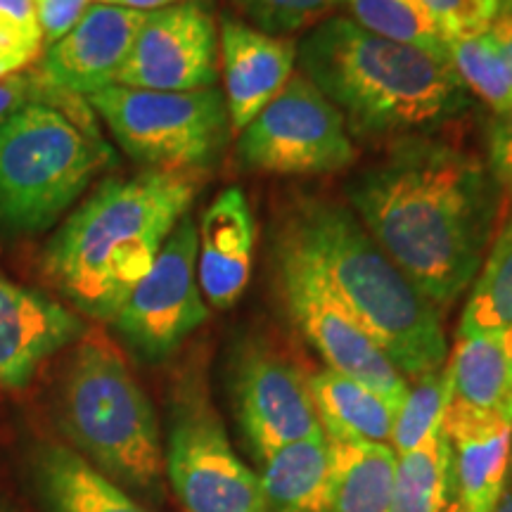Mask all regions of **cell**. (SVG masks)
Here are the masks:
<instances>
[{"label":"cell","instance_id":"6da1fadb","mask_svg":"<svg viewBox=\"0 0 512 512\" xmlns=\"http://www.w3.org/2000/svg\"><path fill=\"white\" fill-rule=\"evenodd\" d=\"M349 207L434 309H451L482 268L501 185L489 166L437 133L392 140L349 178Z\"/></svg>","mask_w":512,"mask_h":512},{"label":"cell","instance_id":"7a4b0ae2","mask_svg":"<svg viewBox=\"0 0 512 512\" xmlns=\"http://www.w3.org/2000/svg\"><path fill=\"white\" fill-rule=\"evenodd\" d=\"M207 174L143 169L102 181L55 230L41 271L83 316L112 323L145 278Z\"/></svg>","mask_w":512,"mask_h":512},{"label":"cell","instance_id":"3957f363","mask_svg":"<svg viewBox=\"0 0 512 512\" xmlns=\"http://www.w3.org/2000/svg\"><path fill=\"white\" fill-rule=\"evenodd\" d=\"M275 235L320 273L403 377L446 366L439 311L382 252L347 204L302 195L285 204Z\"/></svg>","mask_w":512,"mask_h":512},{"label":"cell","instance_id":"277c9868","mask_svg":"<svg viewBox=\"0 0 512 512\" xmlns=\"http://www.w3.org/2000/svg\"><path fill=\"white\" fill-rule=\"evenodd\" d=\"M297 62L358 138L434 133L470 107L451 64L370 34L349 17L316 24L297 46Z\"/></svg>","mask_w":512,"mask_h":512},{"label":"cell","instance_id":"5b68a950","mask_svg":"<svg viewBox=\"0 0 512 512\" xmlns=\"http://www.w3.org/2000/svg\"><path fill=\"white\" fill-rule=\"evenodd\" d=\"M60 420L102 475L147 501L162 498L164 448L155 408L107 332L88 328L72 347L60 384Z\"/></svg>","mask_w":512,"mask_h":512},{"label":"cell","instance_id":"8992f818","mask_svg":"<svg viewBox=\"0 0 512 512\" xmlns=\"http://www.w3.org/2000/svg\"><path fill=\"white\" fill-rule=\"evenodd\" d=\"M112 162L86 98L62 95L0 119V235L53 228Z\"/></svg>","mask_w":512,"mask_h":512},{"label":"cell","instance_id":"52a82bcc","mask_svg":"<svg viewBox=\"0 0 512 512\" xmlns=\"http://www.w3.org/2000/svg\"><path fill=\"white\" fill-rule=\"evenodd\" d=\"M86 102L121 150L145 169L207 174L233 131L219 88L176 93L112 83Z\"/></svg>","mask_w":512,"mask_h":512},{"label":"cell","instance_id":"ba28073f","mask_svg":"<svg viewBox=\"0 0 512 512\" xmlns=\"http://www.w3.org/2000/svg\"><path fill=\"white\" fill-rule=\"evenodd\" d=\"M164 472L185 512H266L259 477L233 451L195 370L171 392Z\"/></svg>","mask_w":512,"mask_h":512},{"label":"cell","instance_id":"9c48e42d","mask_svg":"<svg viewBox=\"0 0 512 512\" xmlns=\"http://www.w3.org/2000/svg\"><path fill=\"white\" fill-rule=\"evenodd\" d=\"M235 155L245 171L323 176L354 164L356 147L342 114L302 72L240 131Z\"/></svg>","mask_w":512,"mask_h":512},{"label":"cell","instance_id":"30bf717a","mask_svg":"<svg viewBox=\"0 0 512 512\" xmlns=\"http://www.w3.org/2000/svg\"><path fill=\"white\" fill-rule=\"evenodd\" d=\"M273 268L292 323L328 368L366 384L399 411L411 384L344 309L316 268L278 235H273Z\"/></svg>","mask_w":512,"mask_h":512},{"label":"cell","instance_id":"8fae6325","mask_svg":"<svg viewBox=\"0 0 512 512\" xmlns=\"http://www.w3.org/2000/svg\"><path fill=\"white\" fill-rule=\"evenodd\" d=\"M207 318L197 280V223L185 214L110 325L140 358L159 363L176 354Z\"/></svg>","mask_w":512,"mask_h":512},{"label":"cell","instance_id":"7c38bea8","mask_svg":"<svg viewBox=\"0 0 512 512\" xmlns=\"http://www.w3.org/2000/svg\"><path fill=\"white\" fill-rule=\"evenodd\" d=\"M219 81V27L204 0H181L147 12L119 86L145 91H204Z\"/></svg>","mask_w":512,"mask_h":512},{"label":"cell","instance_id":"4fadbf2b","mask_svg":"<svg viewBox=\"0 0 512 512\" xmlns=\"http://www.w3.org/2000/svg\"><path fill=\"white\" fill-rule=\"evenodd\" d=\"M233 399L245 439L261 463L278 448L323 432L309 377L290 356L261 339L240 349Z\"/></svg>","mask_w":512,"mask_h":512},{"label":"cell","instance_id":"5bb4252c","mask_svg":"<svg viewBox=\"0 0 512 512\" xmlns=\"http://www.w3.org/2000/svg\"><path fill=\"white\" fill-rule=\"evenodd\" d=\"M147 12L93 3L74 29L43 48L38 74L55 91L88 98L112 86L124 67Z\"/></svg>","mask_w":512,"mask_h":512},{"label":"cell","instance_id":"9a60e30c","mask_svg":"<svg viewBox=\"0 0 512 512\" xmlns=\"http://www.w3.org/2000/svg\"><path fill=\"white\" fill-rule=\"evenodd\" d=\"M88 325L48 294L0 273V389H24L48 358L74 347Z\"/></svg>","mask_w":512,"mask_h":512},{"label":"cell","instance_id":"2e32d148","mask_svg":"<svg viewBox=\"0 0 512 512\" xmlns=\"http://www.w3.org/2000/svg\"><path fill=\"white\" fill-rule=\"evenodd\" d=\"M297 46L285 36H271L235 17L219 27V67L223 98L233 131H242L292 79Z\"/></svg>","mask_w":512,"mask_h":512},{"label":"cell","instance_id":"e0dca14e","mask_svg":"<svg viewBox=\"0 0 512 512\" xmlns=\"http://www.w3.org/2000/svg\"><path fill=\"white\" fill-rule=\"evenodd\" d=\"M441 430L451 441L456 501L467 512H494L510 470L512 422L451 396Z\"/></svg>","mask_w":512,"mask_h":512},{"label":"cell","instance_id":"ac0fdd59","mask_svg":"<svg viewBox=\"0 0 512 512\" xmlns=\"http://www.w3.org/2000/svg\"><path fill=\"white\" fill-rule=\"evenodd\" d=\"M256 221L247 195L226 188L204 209L197 226V280L214 309H233L247 290L254 264Z\"/></svg>","mask_w":512,"mask_h":512},{"label":"cell","instance_id":"d6986e66","mask_svg":"<svg viewBox=\"0 0 512 512\" xmlns=\"http://www.w3.org/2000/svg\"><path fill=\"white\" fill-rule=\"evenodd\" d=\"M31 472L50 512H152L69 446L38 448Z\"/></svg>","mask_w":512,"mask_h":512},{"label":"cell","instance_id":"ffe728a7","mask_svg":"<svg viewBox=\"0 0 512 512\" xmlns=\"http://www.w3.org/2000/svg\"><path fill=\"white\" fill-rule=\"evenodd\" d=\"M259 482L266 512H330L328 437L318 432L278 448L264 460Z\"/></svg>","mask_w":512,"mask_h":512},{"label":"cell","instance_id":"44dd1931","mask_svg":"<svg viewBox=\"0 0 512 512\" xmlns=\"http://www.w3.org/2000/svg\"><path fill=\"white\" fill-rule=\"evenodd\" d=\"M313 408L328 441H384L394 427L396 408L366 384L332 368L309 377Z\"/></svg>","mask_w":512,"mask_h":512},{"label":"cell","instance_id":"7402d4cb","mask_svg":"<svg viewBox=\"0 0 512 512\" xmlns=\"http://www.w3.org/2000/svg\"><path fill=\"white\" fill-rule=\"evenodd\" d=\"M446 368L453 399L512 422V328L458 339Z\"/></svg>","mask_w":512,"mask_h":512},{"label":"cell","instance_id":"603a6c76","mask_svg":"<svg viewBox=\"0 0 512 512\" xmlns=\"http://www.w3.org/2000/svg\"><path fill=\"white\" fill-rule=\"evenodd\" d=\"M330 512H389L396 477L392 446L380 441H330Z\"/></svg>","mask_w":512,"mask_h":512},{"label":"cell","instance_id":"cb8c5ba5","mask_svg":"<svg viewBox=\"0 0 512 512\" xmlns=\"http://www.w3.org/2000/svg\"><path fill=\"white\" fill-rule=\"evenodd\" d=\"M453 453L441 425L396 460L389 512H444L453 501Z\"/></svg>","mask_w":512,"mask_h":512},{"label":"cell","instance_id":"d4e9b609","mask_svg":"<svg viewBox=\"0 0 512 512\" xmlns=\"http://www.w3.org/2000/svg\"><path fill=\"white\" fill-rule=\"evenodd\" d=\"M512 328V209L472 280L458 339Z\"/></svg>","mask_w":512,"mask_h":512},{"label":"cell","instance_id":"484cf974","mask_svg":"<svg viewBox=\"0 0 512 512\" xmlns=\"http://www.w3.org/2000/svg\"><path fill=\"white\" fill-rule=\"evenodd\" d=\"M342 8H347L349 19L370 34L418 48L434 60L451 64L446 38L420 0H342Z\"/></svg>","mask_w":512,"mask_h":512},{"label":"cell","instance_id":"4316f807","mask_svg":"<svg viewBox=\"0 0 512 512\" xmlns=\"http://www.w3.org/2000/svg\"><path fill=\"white\" fill-rule=\"evenodd\" d=\"M448 62L467 93H475L494 114H501L512 105V76L489 29L451 38Z\"/></svg>","mask_w":512,"mask_h":512},{"label":"cell","instance_id":"83f0119b","mask_svg":"<svg viewBox=\"0 0 512 512\" xmlns=\"http://www.w3.org/2000/svg\"><path fill=\"white\" fill-rule=\"evenodd\" d=\"M451 396L453 387L446 366L415 377L413 387H408L406 401L396 411L392 434H389L396 456H403V453L418 448L437 430L441 420H444Z\"/></svg>","mask_w":512,"mask_h":512},{"label":"cell","instance_id":"f1b7e54d","mask_svg":"<svg viewBox=\"0 0 512 512\" xmlns=\"http://www.w3.org/2000/svg\"><path fill=\"white\" fill-rule=\"evenodd\" d=\"M233 3L252 22V27L271 36L313 29L337 8H342V0H233Z\"/></svg>","mask_w":512,"mask_h":512},{"label":"cell","instance_id":"f546056e","mask_svg":"<svg viewBox=\"0 0 512 512\" xmlns=\"http://www.w3.org/2000/svg\"><path fill=\"white\" fill-rule=\"evenodd\" d=\"M43 34L31 0H0V67L12 74L34 67Z\"/></svg>","mask_w":512,"mask_h":512},{"label":"cell","instance_id":"4dcf8cb0","mask_svg":"<svg viewBox=\"0 0 512 512\" xmlns=\"http://www.w3.org/2000/svg\"><path fill=\"white\" fill-rule=\"evenodd\" d=\"M420 5L434 19L446 46L451 38L489 29L498 10V0H420Z\"/></svg>","mask_w":512,"mask_h":512},{"label":"cell","instance_id":"1f68e13d","mask_svg":"<svg viewBox=\"0 0 512 512\" xmlns=\"http://www.w3.org/2000/svg\"><path fill=\"white\" fill-rule=\"evenodd\" d=\"M62 95H69V93L50 88L48 83L43 81V76L38 74L34 64V67L24 69V72H17L8 76V79L0 81V119L10 117V114L24 110V107L29 105H36V102L60 100Z\"/></svg>","mask_w":512,"mask_h":512},{"label":"cell","instance_id":"d6a6232c","mask_svg":"<svg viewBox=\"0 0 512 512\" xmlns=\"http://www.w3.org/2000/svg\"><path fill=\"white\" fill-rule=\"evenodd\" d=\"M31 5L43 34V48H48L76 27L93 0H31Z\"/></svg>","mask_w":512,"mask_h":512},{"label":"cell","instance_id":"836d02e7","mask_svg":"<svg viewBox=\"0 0 512 512\" xmlns=\"http://www.w3.org/2000/svg\"><path fill=\"white\" fill-rule=\"evenodd\" d=\"M489 171L501 188L512 192V105L494 114L489 126Z\"/></svg>","mask_w":512,"mask_h":512},{"label":"cell","instance_id":"e575fe53","mask_svg":"<svg viewBox=\"0 0 512 512\" xmlns=\"http://www.w3.org/2000/svg\"><path fill=\"white\" fill-rule=\"evenodd\" d=\"M489 34L494 36L505 67L512 76V0H498V10L489 24Z\"/></svg>","mask_w":512,"mask_h":512},{"label":"cell","instance_id":"d590c367","mask_svg":"<svg viewBox=\"0 0 512 512\" xmlns=\"http://www.w3.org/2000/svg\"><path fill=\"white\" fill-rule=\"evenodd\" d=\"M176 3H181V0H110L107 5H119V8L138 10V12H155Z\"/></svg>","mask_w":512,"mask_h":512},{"label":"cell","instance_id":"8d00e7d4","mask_svg":"<svg viewBox=\"0 0 512 512\" xmlns=\"http://www.w3.org/2000/svg\"><path fill=\"white\" fill-rule=\"evenodd\" d=\"M494 512H512V486H508V489L503 491L501 501H498Z\"/></svg>","mask_w":512,"mask_h":512},{"label":"cell","instance_id":"74e56055","mask_svg":"<svg viewBox=\"0 0 512 512\" xmlns=\"http://www.w3.org/2000/svg\"><path fill=\"white\" fill-rule=\"evenodd\" d=\"M444 512H467V510L463 508V505H460V503L456 501V498H453V501L446 505V510H444Z\"/></svg>","mask_w":512,"mask_h":512},{"label":"cell","instance_id":"f35d334b","mask_svg":"<svg viewBox=\"0 0 512 512\" xmlns=\"http://www.w3.org/2000/svg\"><path fill=\"white\" fill-rule=\"evenodd\" d=\"M8 76H12L10 69H8V67H0V81H3V79H8Z\"/></svg>","mask_w":512,"mask_h":512},{"label":"cell","instance_id":"ab89813d","mask_svg":"<svg viewBox=\"0 0 512 512\" xmlns=\"http://www.w3.org/2000/svg\"><path fill=\"white\" fill-rule=\"evenodd\" d=\"M508 475H510V479H512V448H510V470H508Z\"/></svg>","mask_w":512,"mask_h":512},{"label":"cell","instance_id":"60d3db41","mask_svg":"<svg viewBox=\"0 0 512 512\" xmlns=\"http://www.w3.org/2000/svg\"><path fill=\"white\" fill-rule=\"evenodd\" d=\"M93 3H105L107 5V3H110V0H93Z\"/></svg>","mask_w":512,"mask_h":512},{"label":"cell","instance_id":"b9f144b4","mask_svg":"<svg viewBox=\"0 0 512 512\" xmlns=\"http://www.w3.org/2000/svg\"><path fill=\"white\" fill-rule=\"evenodd\" d=\"M0 512H3V510H0Z\"/></svg>","mask_w":512,"mask_h":512}]
</instances>
